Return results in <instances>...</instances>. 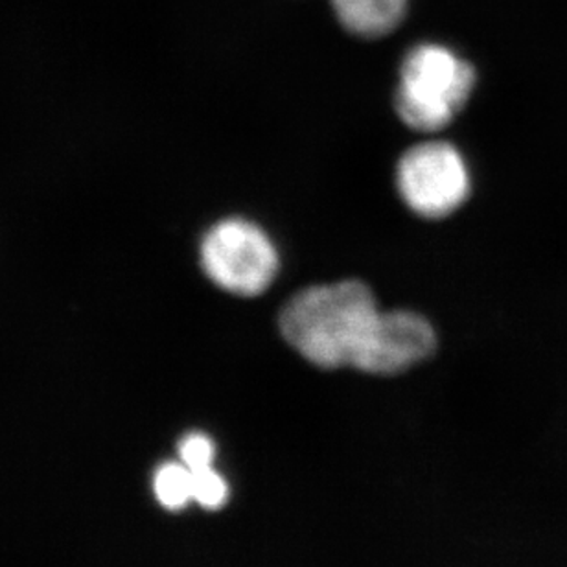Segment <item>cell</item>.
<instances>
[{"label": "cell", "instance_id": "cell-4", "mask_svg": "<svg viewBox=\"0 0 567 567\" xmlns=\"http://www.w3.org/2000/svg\"><path fill=\"white\" fill-rule=\"evenodd\" d=\"M396 186L413 213L425 219H441L463 207L472 190V177L457 147L450 142L427 141L402 155Z\"/></svg>", "mask_w": 567, "mask_h": 567}, {"label": "cell", "instance_id": "cell-9", "mask_svg": "<svg viewBox=\"0 0 567 567\" xmlns=\"http://www.w3.org/2000/svg\"><path fill=\"white\" fill-rule=\"evenodd\" d=\"M214 457H216L214 441L202 431L188 433L179 442V461L185 464L186 468H208V466H214Z\"/></svg>", "mask_w": 567, "mask_h": 567}, {"label": "cell", "instance_id": "cell-6", "mask_svg": "<svg viewBox=\"0 0 567 567\" xmlns=\"http://www.w3.org/2000/svg\"><path fill=\"white\" fill-rule=\"evenodd\" d=\"M339 22L360 38H382L405 16L408 0H330Z\"/></svg>", "mask_w": 567, "mask_h": 567}, {"label": "cell", "instance_id": "cell-7", "mask_svg": "<svg viewBox=\"0 0 567 567\" xmlns=\"http://www.w3.org/2000/svg\"><path fill=\"white\" fill-rule=\"evenodd\" d=\"M153 492L158 503L168 511H181L194 502V480L190 468L181 461H169L158 466L153 475Z\"/></svg>", "mask_w": 567, "mask_h": 567}, {"label": "cell", "instance_id": "cell-2", "mask_svg": "<svg viewBox=\"0 0 567 567\" xmlns=\"http://www.w3.org/2000/svg\"><path fill=\"white\" fill-rule=\"evenodd\" d=\"M474 66L442 44H416L404 58L394 107L411 130L436 133L463 111L475 87Z\"/></svg>", "mask_w": 567, "mask_h": 567}, {"label": "cell", "instance_id": "cell-1", "mask_svg": "<svg viewBox=\"0 0 567 567\" xmlns=\"http://www.w3.org/2000/svg\"><path fill=\"white\" fill-rule=\"evenodd\" d=\"M380 311L367 284L341 280L299 291L284 306L279 327L289 347L311 365L358 369Z\"/></svg>", "mask_w": 567, "mask_h": 567}, {"label": "cell", "instance_id": "cell-3", "mask_svg": "<svg viewBox=\"0 0 567 567\" xmlns=\"http://www.w3.org/2000/svg\"><path fill=\"white\" fill-rule=\"evenodd\" d=\"M202 268L218 288L257 297L275 282L280 258L268 233L246 218L221 219L203 236Z\"/></svg>", "mask_w": 567, "mask_h": 567}, {"label": "cell", "instance_id": "cell-8", "mask_svg": "<svg viewBox=\"0 0 567 567\" xmlns=\"http://www.w3.org/2000/svg\"><path fill=\"white\" fill-rule=\"evenodd\" d=\"M194 480V503L207 511L224 507L229 499V483L214 466L190 470Z\"/></svg>", "mask_w": 567, "mask_h": 567}, {"label": "cell", "instance_id": "cell-5", "mask_svg": "<svg viewBox=\"0 0 567 567\" xmlns=\"http://www.w3.org/2000/svg\"><path fill=\"white\" fill-rule=\"evenodd\" d=\"M431 322L410 310L380 311L358 371L391 377L421 363L435 350Z\"/></svg>", "mask_w": 567, "mask_h": 567}]
</instances>
